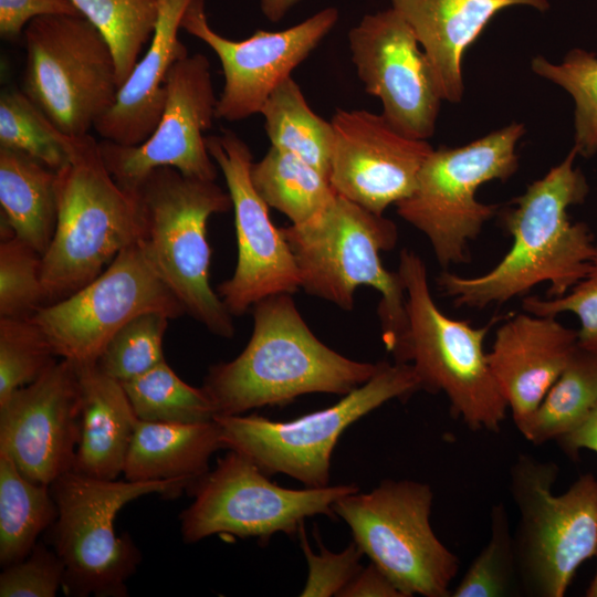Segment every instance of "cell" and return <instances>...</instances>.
<instances>
[{"mask_svg":"<svg viewBox=\"0 0 597 597\" xmlns=\"http://www.w3.org/2000/svg\"><path fill=\"white\" fill-rule=\"evenodd\" d=\"M577 156L573 147L500 211L512 245L493 269L476 276L443 271L437 277L439 290L457 307L503 304L541 283H549L547 297H558L586 276L596 241L585 222H572L568 214L589 192L584 172L574 165Z\"/></svg>","mask_w":597,"mask_h":597,"instance_id":"1","label":"cell"},{"mask_svg":"<svg viewBox=\"0 0 597 597\" xmlns=\"http://www.w3.org/2000/svg\"><path fill=\"white\" fill-rule=\"evenodd\" d=\"M292 294L268 296L252 306L253 329L232 360L210 366L202 388L216 416L284 406L300 396H344L369 380L378 363L349 359L311 331Z\"/></svg>","mask_w":597,"mask_h":597,"instance_id":"2","label":"cell"},{"mask_svg":"<svg viewBox=\"0 0 597 597\" xmlns=\"http://www.w3.org/2000/svg\"><path fill=\"white\" fill-rule=\"evenodd\" d=\"M281 231L294 255L301 289L310 295L350 311L359 286L380 293L381 336L391 354L408 327L402 280L380 258L397 244L396 224L336 193L317 217Z\"/></svg>","mask_w":597,"mask_h":597,"instance_id":"3","label":"cell"},{"mask_svg":"<svg viewBox=\"0 0 597 597\" xmlns=\"http://www.w3.org/2000/svg\"><path fill=\"white\" fill-rule=\"evenodd\" d=\"M56 227L42 255L46 305L94 280L142 233L136 192L116 182L90 134L71 137L70 159L56 170Z\"/></svg>","mask_w":597,"mask_h":597,"instance_id":"4","label":"cell"},{"mask_svg":"<svg viewBox=\"0 0 597 597\" xmlns=\"http://www.w3.org/2000/svg\"><path fill=\"white\" fill-rule=\"evenodd\" d=\"M142 213L139 242L150 264L186 314L213 335H234L232 315L210 284L211 216L232 208L216 180L188 177L171 167L149 172L134 190Z\"/></svg>","mask_w":597,"mask_h":597,"instance_id":"5","label":"cell"},{"mask_svg":"<svg viewBox=\"0 0 597 597\" xmlns=\"http://www.w3.org/2000/svg\"><path fill=\"white\" fill-rule=\"evenodd\" d=\"M398 273L408 327L391 353L395 362L412 366L421 390L443 392L452 416L468 428L498 432L509 407L483 348L492 323L474 327L446 315L431 295L426 264L415 251H400Z\"/></svg>","mask_w":597,"mask_h":597,"instance_id":"6","label":"cell"},{"mask_svg":"<svg viewBox=\"0 0 597 597\" xmlns=\"http://www.w3.org/2000/svg\"><path fill=\"white\" fill-rule=\"evenodd\" d=\"M193 482L102 480L72 470L56 478L50 484L57 507L51 543L65 566L66 591L78 597L127 596L126 582L142 554L129 534H115L117 512L144 495L178 496Z\"/></svg>","mask_w":597,"mask_h":597,"instance_id":"7","label":"cell"},{"mask_svg":"<svg viewBox=\"0 0 597 597\" xmlns=\"http://www.w3.org/2000/svg\"><path fill=\"white\" fill-rule=\"evenodd\" d=\"M559 467L521 453L510 469L520 515L513 535L522 595L563 597L579 566L597 553V479L580 475L554 494Z\"/></svg>","mask_w":597,"mask_h":597,"instance_id":"8","label":"cell"},{"mask_svg":"<svg viewBox=\"0 0 597 597\" xmlns=\"http://www.w3.org/2000/svg\"><path fill=\"white\" fill-rule=\"evenodd\" d=\"M524 134L525 126L513 122L467 145L433 148L412 192L396 203L398 216L426 235L443 269L470 261V242L499 210L480 202L476 191L516 172V144Z\"/></svg>","mask_w":597,"mask_h":597,"instance_id":"9","label":"cell"},{"mask_svg":"<svg viewBox=\"0 0 597 597\" xmlns=\"http://www.w3.org/2000/svg\"><path fill=\"white\" fill-rule=\"evenodd\" d=\"M421 390L410 364L379 362L375 375L334 405L289 421L251 415L216 416L224 449L266 475L286 474L305 488L329 485L332 455L344 431L381 405Z\"/></svg>","mask_w":597,"mask_h":597,"instance_id":"10","label":"cell"},{"mask_svg":"<svg viewBox=\"0 0 597 597\" xmlns=\"http://www.w3.org/2000/svg\"><path fill=\"white\" fill-rule=\"evenodd\" d=\"M432 503L429 484L387 479L370 492L342 496L334 512L405 597H451L460 559L431 527Z\"/></svg>","mask_w":597,"mask_h":597,"instance_id":"11","label":"cell"},{"mask_svg":"<svg viewBox=\"0 0 597 597\" xmlns=\"http://www.w3.org/2000/svg\"><path fill=\"white\" fill-rule=\"evenodd\" d=\"M21 91L70 137L88 134L116 101L113 52L83 15H46L24 30Z\"/></svg>","mask_w":597,"mask_h":597,"instance_id":"12","label":"cell"},{"mask_svg":"<svg viewBox=\"0 0 597 597\" xmlns=\"http://www.w3.org/2000/svg\"><path fill=\"white\" fill-rule=\"evenodd\" d=\"M358 490L355 484L283 488L247 457L229 450L188 488L193 501L180 514L181 537L192 544L216 534L261 543L279 533L294 536L308 517H335L337 500Z\"/></svg>","mask_w":597,"mask_h":597,"instance_id":"13","label":"cell"},{"mask_svg":"<svg viewBox=\"0 0 597 597\" xmlns=\"http://www.w3.org/2000/svg\"><path fill=\"white\" fill-rule=\"evenodd\" d=\"M147 312H160L169 318L186 314L138 240L123 249L94 280L65 298L42 306L31 320L57 357L88 365L96 364L121 327Z\"/></svg>","mask_w":597,"mask_h":597,"instance_id":"14","label":"cell"},{"mask_svg":"<svg viewBox=\"0 0 597 597\" xmlns=\"http://www.w3.org/2000/svg\"><path fill=\"white\" fill-rule=\"evenodd\" d=\"M161 116L150 136L139 145L123 146L103 139V160L124 189L134 191L154 169L171 167L188 177L216 180L217 165L205 133L212 126L218 98L208 57L201 53L178 60L165 82Z\"/></svg>","mask_w":597,"mask_h":597,"instance_id":"15","label":"cell"},{"mask_svg":"<svg viewBox=\"0 0 597 597\" xmlns=\"http://www.w3.org/2000/svg\"><path fill=\"white\" fill-rule=\"evenodd\" d=\"M206 144L232 201L238 245L234 272L218 286V294L230 314L240 316L268 296L295 293L300 276L281 228L273 224L269 206L251 181L249 146L230 130L206 136Z\"/></svg>","mask_w":597,"mask_h":597,"instance_id":"16","label":"cell"},{"mask_svg":"<svg viewBox=\"0 0 597 597\" xmlns=\"http://www.w3.org/2000/svg\"><path fill=\"white\" fill-rule=\"evenodd\" d=\"M348 45L365 91L380 100L390 126L410 138H430L443 100L405 18L392 7L367 13L348 31Z\"/></svg>","mask_w":597,"mask_h":597,"instance_id":"17","label":"cell"},{"mask_svg":"<svg viewBox=\"0 0 597 597\" xmlns=\"http://www.w3.org/2000/svg\"><path fill=\"white\" fill-rule=\"evenodd\" d=\"M337 20V9L327 7L287 29L258 30L235 41L217 33L208 23L205 0H195L182 17L181 29L219 57L224 83L216 117L238 122L260 114L272 92L307 59Z\"/></svg>","mask_w":597,"mask_h":597,"instance_id":"18","label":"cell"},{"mask_svg":"<svg viewBox=\"0 0 597 597\" xmlns=\"http://www.w3.org/2000/svg\"><path fill=\"white\" fill-rule=\"evenodd\" d=\"M81 416L77 366L62 358L0 404V452L25 478L50 485L72 470Z\"/></svg>","mask_w":597,"mask_h":597,"instance_id":"19","label":"cell"},{"mask_svg":"<svg viewBox=\"0 0 597 597\" xmlns=\"http://www.w3.org/2000/svg\"><path fill=\"white\" fill-rule=\"evenodd\" d=\"M334 145L329 181L334 191L384 214L408 197L433 150L423 139L397 132L381 114L338 109L331 119Z\"/></svg>","mask_w":597,"mask_h":597,"instance_id":"20","label":"cell"},{"mask_svg":"<svg viewBox=\"0 0 597 597\" xmlns=\"http://www.w3.org/2000/svg\"><path fill=\"white\" fill-rule=\"evenodd\" d=\"M577 345V331L554 316L525 312L499 326L488 363L516 427L541 404Z\"/></svg>","mask_w":597,"mask_h":597,"instance_id":"21","label":"cell"},{"mask_svg":"<svg viewBox=\"0 0 597 597\" xmlns=\"http://www.w3.org/2000/svg\"><path fill=\"white\" fill-rule=\"evenodd\" d=\"M413 30L432 67L443 101L460 103L464 92L462 59L502 11L528 7L541 12L548 0H390Z\"/></svg>","mask_w":597,"mask_h":597,"instance_id":"22","label":"cell"},{"mask_svg":"<svg viewBox=\"0 0 597 597\" xmlns=\"http://www.w3.org/2000/svg\"><path fill=\"white\" fill-rule=\"evenodd\" d=\"M192 1L160 0L157 25L146 53L119 87L113 106L94 126L103 139L136 146L154 132L165 105L168 72L178 60L189 54L178 39V31Z\"/></svg>","mask_w":597,"mask_h":597,"instance_id":"23","label":"cell"},{"mask_svg":"<svg viewBox=\"0 0 597 597\" xmlns=\"http://www.w3.org/2000/svg\"><path fill=\"white\" fill-rule=\"evenodd\" d=\"M76 366L82 416L72 471L95 479L117 480L124 472L139 419L118 380L105 375L96 364Z\"/></svg>","mask_w":597,"mask_h":597,"instance_id":"24","label":"cell"},{"mask_svg":"<svg viewBox=\"0 0 597 597\" xmlns=\"http://www.w3.org/2000/svg\"><path fill=\"white\" fill-rule=\"evenodd\" d=\"M219 449L224 447L214 419L199 423L138 420L123 474L128 481H196L209 470Z\"/></svg>","mask_w":597,"mask_h":597,"instance_id":"25","label":"cell"},{"mask_svg":"<svg viewBox=\"0 0 597 597\" xmlns=\"http://www.w3.org/2000/svg\"><path fill=\"white\" fill-rule=\"evenodd\" d=\"M0 205L4 227L43 255L57 221L56 171L0 147Z\"/></svg>","mask_w":597,"mask_h":597,"instance_id":"26","label":"cell"},{"mask_svg":"<svg viewBox=\"0 0 597 597\" xmlns=\"http://www.w3.org/2000/svg\"><path fill=\"white\" fill-rule=\"evenodd\" d=\"M250 177L265 203L285 214L292 224L317 217L336 195L325 174L273 146L261 160L252 163Z\"/></svg>","mask_w":597,"mask_h":597,"instance_id":"27","label":"cell"},{"mask_svg":"<svg viewBox=\"0 0 597 597\" xmlns=\"http://www.w3.org/2000/svg\"><path fill=\"white\" fill-rule=\"evenodd\" d=\"M597 406V353L577 345L534 412L516 428L533 444L577 429Z\"/></svg>","mask_w":597,"mask_h":597,"instance_id":"28","label":"cell"},{"mask_svg":"<svg viewBox=\"0 0 597 597\" xmlns=\"http://www.w3.org/2000/svg\"><path fill=\"white\" fill-rule=\"evenodd\" d=\"M57 507L48 484L25 478L0 452V564L17 563L32 551L39 535L52 526Z\"/></svg>","mask_w":597,"mask_h":597,"instance_id":"29","label":"cell"},{"mask_svg":"<svg viewBox=\"0 0 597 597\" xmlns=\"http://www.w3.org/2000/svg\"><path fill=\"white\" fill-rule=\"evenodd\" d=\"M260 114L271 146L302 158L328 177L333 125L313 112L291 76L272 92Z\"/></svg>","mask_w":597,"mask_h":597,"instance_id":"30","label":"cell"},{"mask_svg":"<svg viewBox=\"0 0 597 597\" xmlns=\"http://www.w3.org/2000/svg\"><path fill=\"white\" fill-rule=\"evenodd\" d=\"M121 384L139 420L199 423L217 415L205 389L185 383L166 360Z\"/></svg>","mask_w":597,"mask_h":597,"instance_id":"31","label":"cell"},{"mask_svg":"<svg viewBox=\"0 0 597 597\" xmlns=\"http://www.w3.org/2000/svg\"><path fill=\"white\" fill-rule=\"evenodd\" d=\"M108 43L119 87L155 32L160 0H71Z\"/></svg>","mask_w":597,"mask_h":597,"instance_id":"32","label":"cell"},{"mask_svg":"<svg viewBox=\"0 0 597 597\" xmlns=\"http://www.w3.org/2000/svg\"><path fill=\"white\" fill-rule=\"evenodd\" d=\"M71 137L57 129L22 92L0 96V147L21 151L52 170L70 159Z\"/></svg>","mask_w":597,"mask_h":597,"instance_id":"33","label":"cell"},{"mask_svg":"<svg viewBox=\"0 0 597 597\" xmlns=\"http://www.w3.org/2000/svg\"><path fill=\"white\" fill-rule=\"evenodd\" d=\"M532 71L563 87L574 100V148L579 156L597 153V55L584 49L569 50L559 64L537 55Z\"/></svg>","mask_w":597,"mask_h":597,"instance_id":"34","label":"cell"},{"mask_svg":"<svg viewBox=\"0 0 597 597\" xmlns=\"http://www.w3.org/2000/svg\"><path fill=\"white\" fill-rule=\"evenodd\" d=\"M488 544L473 559L451 597H507L522 595L514 540L504 503L492 505Z\"/></svg>","mask_w":597,"mask_h":597,"instance_id":"35","label":"cell"},{"mask_svg":"<svg viewBox=\"0 0 597 597\" xmlns=\"http://www.w3.org/2000/svg\"><path fill=\"white\" fill-rule=\"evenodd\" d=\"M169 317L160 312L143 313L121 327L101 353L96 366L124 383L165 360L163 343Z\"/></svg>","mask_w":597,"mask_h":597,"instance_id":"36","label":"cell"},{"mask_svg":"<svg viewBox=\"0 0 597 597\" xmlns=\"http://www.w3.org/2000/svg\"><path fill=\"white\" fill-rule=\"evenodd\" d=\"M0 243V317L31 318L46 297L42 283V255L6 227Z\"/></svg>","mask_w":597,"mask_h":597,"instance_id":"37","label":"cell"},{"mask_svg":"<svg viewBox=\"0 0 597 597\" xmlns=\"http://www.w3.org/2000/svg\"><path fill=\"white\" fill-rule=\"evenodd\" d=\"M42 329L31 318L0 317V404L36 380L56 360Z\"/></svg>","mask_w":597,"mask_h":597,"instance_id":"38","label":"cell"},{"mask_svg":"<svg viewBox=\"0 0 597 597\" xmlns=\"http://www.w3.org/2000/svg\"><path fill=\"white\" fill-rule=\"evenodd\" d=\"M522 307L540 316L574 314L579 321L578 345L597 353V241L588 273L572 290L558 297L527 296Z\"/></svg>","mask_w":597,"mask_h":597,"instance_id":"39","label":"cell"},{"mask_svg":"<svg viewBox=\"0 0 597 597\" xmlns=\"http://www.w3.org/2000/svg\"><path fill=\"white\" fill-rule=\"evenodd\" d=\"M297 536L308 568L300 596L339 597L362 569L363 551L353 541L344 551L334 553L318 541L320 552L315 553L306 538L304 525L300 528Z\"/></svg>","mask_w":597,"mask_h":597,"instance_id":"40","label":"cell"},{"mask_svg":"<svg viewBox=\"0 0 597 597\" xmlns=\"http://www.w3.org/2000/svg\"><path fill=\"white\" fill-rule=\"evenodd\" d=\"M65 566L54 549L38 542L23 559L3 567L1 597H54L64 584Z\"/></svg>","mask_w":597,"mask_h":597,"instance_id":"41","label":"cell"},{"mask_svg":"<svg viewBox=\"0 0 597 597\" xmlns=\"http://www.w3.org/2000/svg\"><path fill=\"white\" fill-rule=\"evenodd\" d=\"M46 15H82L71 0H0V34L15 40L27 25Z\"/></svg>","mask_w":597,"mask_h":597,"instance_id":"42","label":"cell"},{"mask_svg":"<svg viewBox=\"0 0 597 597\" xmlns=\"http://www.w3.org/2000/svg\"><path fill=\"white\" fill-rule=\"evenodd\" d=\"M339 597H405L396 585L375 565L357 573Z\"/></svg>","mask_w":597,"mask_h":597,"instance_id":"43","label":"cell"},{"mask_svg":"<svg viewBox=\"0 0 597 597\" xmlns=\"http://www.w3.org/2000/svg\"><path fill=\"white\" fill-rule=\"evenodd\" d=\"M556 442L574 460L578 459L582 449L597 452V406L577 429L561 437Z\"/></svg>","mask_w":597,"mask_h":597,"instance_id":"44","label":"cell"},{"mask_svg":"<svg viewBox=\"0 0 597 597\" xmlns=\"http://www.w3.org/2000/svg\"><path fill=\"white\" fill-rule=\"evenodd\" d=\"M302 1L304 0H260V8L268 20L277 22Z\"/></svg>","mask_w":597,"mask_h":597,"instance_id":"45","label":"cell"},{"mask_svg":"<svg viewBox=\"0 0 597 597\" xmlns=\"http://www.w3.org/2000/svg\"><path fill=\"white\" fill-rule=\"evenodd\" d=\"M595 557H597V553ZM585 595L587 597H597V567H596L595 576L591 579Z\"/></svg>","mask_w":597,"mask_h":597,"instance_id":"46","label":"cell"}]
</instances>
